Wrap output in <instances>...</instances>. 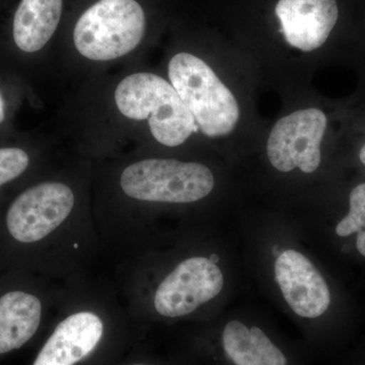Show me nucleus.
Wrapping results in <instances>:
<instances>
[{"mask_svg":"<svg viewBox=\"0 0 365 365\" xmlns=\"http://www.w3.org/2000/svg\"><path fill=\"white\" fill-rule=\"evenodd\" d=\"M0 251L11 268L64 282L93 275L103 261L95 215L59 180L28 187L7 206Z\"/></svg>","mask_w":365,"mask_h":365,"instance_id":"f257e3e1","label":"nucleus"},{"mask_svg":"<svg viewBox=\"0 0 365 365\" xmlns=\"http://www.w3.org/2000/svg\"><path fill=\"white\" fill-rule=\"evenodd\" d=\"M275 13L288 44L304 52L326 42L339 16L336 0H279Z\"/></svg>","mask_w":365,"mask_h":365,"instance_id":"9d476101","label":"nucleus"},{"mask_svg":"<svg viewBox=\"0 0 365 365\" xmlns=\"http://www.w3.org/2000/svg\"><path fill=\"white\" fill-rule=\"evenodd\" d=\"M115 102L125 117L148 119L151 134L163 145H181L199 128L174 86L153 73L125 78L115 91Z\"/></svg>","mask_w":365,"mask_h":365,"instance_id":"39448f33","label":"nucleus"},{"mask_svg":"<svg viewBox=\"0 0 365 365\" xmlns=\"http://www.w3.org/2000/svg\"><path fill=\"white\" fill-rule=\"evenodd\" d=\"M356 247L357 250L362 256L365 257V232L364 230H360L357 232L356 237Z\"/></svg>","mask_w":365,"mask_h":365,"instance_id":"dca6fc26","label":"nucleus"},{"mask_svg":"<svg viewBox=\"0 0 365 365\" xmlns=\"http://www.w3.org/2000/svg\"><path fill=\"white\" fill-rule=\"evenodd\" d=\"M359 158L360 160H361V163L365 165V144L364 148H361V150H360Z\"/></svg>","mask_w":365,"mask_h":365,"instance_id":"a211bd4d","label":"nucleus"},{"mask_svg":"<svg viewBox=\"0 0 365 365\" xmlns=\"http://www.w3.org/2000/svg\"><path fill=\"white\" fill-rule=\"evenodd\" d=\"M144 339L137 343L130 351L115 365H168L145 349L143 345Z\"/></svg>","mask_w":365,"mask_h":365,"instance_id":"2eb2a0df","label":"nucleus"},{"mask_svg":"<svg viewBox=\"0 0 365 365\" xmlns=\"http://www.w3.org/2000/svg\"><path fill=\"white\" fill-rule=\"evenodd\" d=\"M275 276L288 306L297 316L316 319L331 302L330 290L323 276L304 255L283 252L275 262Z\"/></svg>","mask_w":365,"mask_h":365,"instance_id":"1a4fd4ad","label":"nucleus"},{"mask_svg":"<svg viewBox=\"0 0 365 365\" xmlns=\"http://www.w3.org/2000/svg\"><path fill=\"white\" fill-rule=\"evenodd\" d=\"M0 287V356L16 351L47 331L71 282L14 269Z\"/></svg>","mask_w":365,"mask_h":365,"instance_id":"20e7f679","label":"nucleus"},{"mask_svg":"<svg viewBox=\"0 0 365 365\" xmlns=\"http://www.w3.org/2000/svg\"><path fill=\"white\" fill-rule=\"evenodd\" d=\"M327 127L325 113L300 110L274 125L267 143L268 158L276 170L287 173L299 168L311 174L321 163V143Z\"/></svg>","mask_w":365,"mask_h":365,"instance_id":"6e6552de","label":"nucleus"},{"mask_svg":"<svg viewBox=\"0 0 365 365\" xmlns=\"http://www.w3.org/2000/svg\"><path fill=\"white\" fill-rule=\"evenodd\" d=\"M169 78L206 136L227 135L234 130L240 118L237 100L203 60L189 53L175 55Z\"/></svg>","mask_w":365,"mask_h":365,"instance_id":"423d86ee","label":"nucleus"},{"mask_svg":"<svg viewBox=\"0 0 365 365\" xmlns=\"http://www.w3.org/2000/svg\"><path fill=\"white\" fill-rule=\"evenodd\" d=\"M111 278L69 283L32 365H115L145 338Z\"/></svg>","mask_w":365,"mask_h":365,"instance_id":"f03ea898","label":"nucleus"},{"mask_svg":"<svg viewBox=\"0 0 365 365\" xmlns=\"http://www.w3.org/2000/svg\"><path fill=\"white\" fill-rule=\"evenodd\" d=\"M217 343L225 365H294L263 329L237 319L225 324Z\"/></svg>","mask_w":365,"mask_h":365,"instance_id":"9b49d317","label":"nucleus"},{"mask_svg":"<svg viewBox=\"0 0 365 365\" xmlns=\"http://www.w3.org/2000/svg\"><path fill=\"white\" fill-rule=\"evenodd\" d=\"M30 163L28 153L21 148H0V188L23 176Z\"/></svg>","mask_w":365,"mask_h":365,"instance_id":"4468645a","label":"nucleus"},{"mask_svg":"<svg viewBox=\"0 0 365 365\" xmlns=\"http://www.w3.org/2000/svg\"><path fill=\"white\" fill-rule=\"evenodd\" d=\"M349 203V213L336 227V234L340 237H347L360 230L365 232V182L353 189Z\"/></svg>","mask_w":365,"mask_h":365,"instance_id":"ddd939ff","label":"nucleus"},{"mask_svg":"<svg viewBox=\"0 0 365 365\" xmlns=\"http://www.w3.org/2000/svg\"><path fill=\"white\" fill-rule=\"evenodd\" d=\"M145 32V14L135 0H100L79 18L74 45L86 58L109 61L135 49Z\"/></svg>","mask_w":365,"mask_h":365,"instance_id":"0eeeda50","label":"nucleus"},{"mask_svg":"<svg viewBox=\"0 0 365 365\" xmlns=\"http://www.w3.org/2000/svg\"><path fill=\"white\" fill-rule=\"evenodd\" d=\"M205 165L165 158L137 160L121 170L118 180L124 202L96 209L95 218L148 205L190 204L203 200L215 188Z\"/></svg>","mask_w":365,"mask_h":365,"instance_id":"7ed1b4c3","label":"nucleus"},{"mask_svg":"<svg viewBox=\"0 0 365 365\" xmlns=\"http://www.w3.org/2000/svg\"><path fill=\"white\" fill-rule=\"evenodd\" d=\"M63 0H21L14 14V39L26 53L42 49L51 39L61 18Z\"/></svg>","mask_w":365,"mask_h":365,"instance_id":"f8f14e48","label":"nucleus"},{"mask_svg":"<svg viewBox=\"0 0 365 365\" xmlns=\"http://www.w3.org/2000/svg\"><path fill=\"white\" fill-rule=\"evenodd\" d=\"M4 118H6V103H4V97L0 93V124L4 121Z\"/></svg>","mask_w":365,"mask_h":365,"instance_id":"f3484780","label":"nucleus"}]
</instances>
